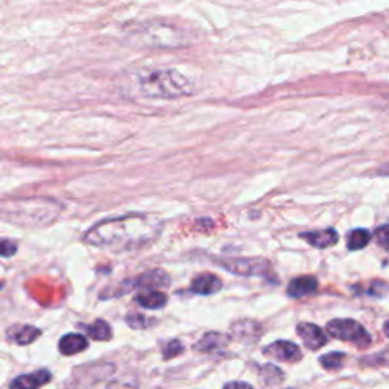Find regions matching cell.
Returning <instances> with one entry per match:
<instances>
[{"instance_id":"cell-1","label":"cell","mask_w":389,"mask_h":389,"mask_svg":"<svg viewBox=\"0 0 389 389\" xmlns=\"http://www.w3.org/2000/svg\"><path fill=\"white\" fill-rule=\"evenodd\" d=\"M161 221L152 215H125L109 218L94 226L84 235L89 245L113 252L140 249L159 237Z\"/></svg>"},{"instance_id":"cell-2","label":"cell","mask_w":389,"mask_h":389,"mask_svg":"<svg viewBox=\"0 0 389 389\" xmlns=\"http://www.w3.org/2000/svg\"><path fill=\"white\" fill-rule=\"evenodd\" d=\"M137 82L140 93L149 99H180L197 92L194 82L175 69L143 70Z\"/></svg>"},{"instance_id":"cell-3","label":"cell","mask_w":389,"mask_h":389,"mask_svg":"<svg viewBox=\"0 0 389 389\" xmlns=\"http://www.w3.org/2000/svg\"><path fill=\"white\" fill-rule=\"evenodd\" d=\"M61 206L52 199L27 198L4 204V218L23 226H44L55 221Z\"/></svg>"},{"instance_id":"cell-4","label":"cell","mask_w":389,"mask_h":389,"mask_svg":"<svg viewBox=\"0 0 389 389\" xmlns=\"http://www.w3.org/2000/svg\"><path fill=\"white\" fill-rule=\"evenodd\" d=\"M135 38L152 47H181L189 44L192 34L186 32V29L173 23H166L161 20L143 23L135 29Z\"/></svg>"},{"instance_id":"cell-5","label":"cell","mask_w":389,"mask_h":389,"mask_svg":"<svg viewBox=\"0 0 389 389\" xmlns=\"http://www.w3.org/2000/svg\"><path fill=\"white\" fill-rule=\"evenodd\" d=\"M327 332L333 336L347 342H353L359 348H366L371 344V336L368 335L362 324H359L354 319H333L327 324Z\"/></svg>"},{"instance_id":"cell-6","label":"cell","mask_w":389,"mask_h":389,"mask_svg":"<svg viewBox=\"0 0 389 389\" xmlns=\"http://www.w3.org/2000/svg\"><path fill=\"white\" fill-rule=\"evenodd\" d=\"M219 265L227 269L235 272L237 276H260V277H268L271 271L269 260L265 259H231V260H221Z\"/></svg>"},{"instance_id":"cell-7","label":"cell","mask_w":389,"mask_h":389,"mask_svg":"<svg viewBox=\"0 0 389 389\" xmlns=\"http://www.w3.org/2000/svg\"><path fill=\"white\" fill-rule=\"evenodd\" d=\"M264 354L283 362H298L303 357L298 345L289 342V340H277V342L268 345L264 348Z\"/></svg>"},{"instance_id":"cell-8","label":"cell","mask_w":389,"mask_h":389,"mask_svg":"<svg viewBox=\"0 0 389 389\" xmlns=\"http://www.w3.org/2000/svg\"><path fill=\"white\" fill-rule=\"evenodd\" d=\"M297 333L303 340L304 345L315 352V350H319L323 345L327 344V335L323 332V328L310 324V323H300L297 326Z\"/></svg>"},{"instance_id":"cell-9","label":"cell","mask_w":389,"mask_h":389,"mask_svg":"<svg viewBox=\"0 0 389 389\" xmlns=\"http://www.w3.org/2000/svg\"><path fill=\"white\" fill-rule=\"evenodd\" d=\"M51 378V371H47V369H38V371H34L31 374H22L16 377L11 385H9V389H40L42 386L49 383Z\"/></svg>"},{"instance_id":"cell-10","label":"cell","mask_w":389,"mask_h":389,"mask_svg":"<svg viewBox=\"0 0 389 389\" xmlns=\"http://www.w3.org/2000/svg\"><path fill=\"white\" fill-rule=\"evenodd\" d=\"M301 239H304L310 245L315 248H328L333 247L338 242V233L333 228H327V230H318V231H309V233H301L300 235Z\"/></svg>"},{"instance_id":"cell-11","label":"cell","mask_w":389,"mask_h":389,"mask_svg":"<svg viewBox=\"0 0 389 389\" xmlns=\"http://www.w3.org/2000/svg\"><path fill=\"white\" fill-rule=\"evenodd\" d=\"M318 289V280L312 276H304L292 280L288 286V295L290 298H303L312 295Z\"/></svg>"},{"instance_id":"cell-12","label":"cell","mask_w":389,"mask_h":389,"mask_svg":"<svg viewBox=\"0 0 389 389\" xmlns=\"http://www.w3.org/2000/svg\"><path fill=\"white\" fill-rule=\"evenodd\" d=\"M221 280L219 277L213 274H201L194 277L192 281V292L198 295H213L221 289Z\"/></svg>"},{"instance_id":"cell-13","label":"cell","mask_w":389,"mask_h":389,"mask_svg":"<svg viewBox=\"0 0 389 389\" xmlns=\"http://www.w3.org/2000/svg\"><path fill=\"white\" fill-rule=\"evenodd\" d=\"M139 288L143 289H157V288H168L171 285V277L163 269H154L146 272L135 280Z\"/></svg>"},{"instance_id":"cell-14","label":"cell","mask_w":389,"mask_h":389,"mask_svg":"<svg viewBox=\"0 0 389 389\" xmlns=\"http://www.w3.org/2000/svg\"><path fill=\"white\" fill-rule=\"evenodd\" d=\"M60 352L64 356H72L84 352V350L89 347V340L85 339V336L78 335V333H69L61 338L60 340Z\"/></svg>"},{"instance_id":"cell-15","label":"cell","mask_w":389,"mask_h":389,"mask_svg":"<svg viewBox=\"0 0 389 389\" xmlns=\"http://www.w3.org/2000/svg\"><path fill=\"white\" fill-rule=\"evenodd\" d=\"M135 301L144 309H161L166 306L168 298L163 292L155 289H144L140 294L135 295Z\"/></svg>"},{"instance_id":"cell-16","label":"cell","mask_w":389,"mask_h":389,"mask_svg":"<svg viewBox=\"0 0 389 389\" xmlns=\"http://www.w3.org/2000/svg\"><path fill=\"white\" fill-rule=\"evenodd\" d=\"M40 330L32 326H20L8 330V338L18 345H29L40 336Z\"/></svg>"},{"instance_id":"cell-17","label":"cell","mask_w":389,"mask_h":389,"mask_svg":"<svg viewBox=\"0 0 389 389\" xmlns=\"http://www.w3.org/2000/svg\"><path fill=\"white\" fill-rule=\"evenodd\" d=\"M227 342H228V338L222 336L221 333H207L197 345H194V348L201 353H211L222 348L223 345H227Z\"/></svg>"},{"instance_id":"cell-18","label":"cell","mask_w":389,"mask_h":389,"mask_svg":"<svg viewBox=\"0 0 389 389\" xmlns=\"http://www.w3.org/2000/svg\"><path fill=\"white\" fill-rule=\"evenodd\" d=\"M369 240H371V235H369L368 230L356 228V230L348 233L347 247L350 251H357V249L365 248L369 243Z\"/></svg>"},{"instance_id":"cell-19","label":"cell","mask_w":389,"mask_h":389,"mask_svg":"<svg viewBox=\"0 0 389 389\" xmlns=\"http://www.w3.org/2000/svg\"><path fill=\"white\" fill-rule=\"evenodd\" d=\"M85 332L92 339H96V340L111 339V328L104 319H97L92 326H85Z\"/></svg>"},{"instance_id":"cell-20","label":"cell","mask_w":389,"mask_h":389,"mask_svg":"<svg viewBox=\"0 0 389 389\" xmlns=\"http://www.w3.org/2000/svg\"><path fill=\"white\" fill-rule=\"evenodd\" d=\"M260 377L268 386H274L283 382L285 374L281 373V369L272 364H266L260 368Z\"/></svg>"},{"instance_id":"cell-21","label":"cell","mask_w":389,"mask_h":389,"mask_svg":"<svg viewBox=\"0 0 389 389\" xmlns=\"http://www.w3.org/2000/svg\"><path fill=\"white\" fill-rule=\"evenodd\" d=\"M344 361H345V354L338 353V352L324 354L319 359L321 365H323L326 369H338L344 365Z\"/></svg>"},{"instance_id":"cell-22","label":"cell","mask_w":389,"mask_h":389,"mask_svg":"<svg viewBox=\"0 0 389 389\" xmlns=\"http://www.w3.org/2000/svg\"><path fill=\"white\" fill-rule=\"evenodd\" d=\"M183 350L184 348H183L180 340H171V342H168L166 347L163 348V357L168 361V359H172L175 356H178L183 352Z\"/></svg>"},{"instance_id":"cell-23","label":"cell","mask_w":389,"mask_h":389,"mask_svg":"<svg viewBox=\"0 0 389 389\" xmlns=\"http://www.w3.org/2000/svg\"><path fill=\"white\" fill-rule=\"evenodd\" d=\"M376 242L385 249H389V226H382L378 227L374 233Z\"/></svg>"},{"instance_id":"cell-24","label":"cell","mask_w":389,"mask_h":389,"mask_svg":"<svg viewBox=\"0 0 389 389\" xmlns=\"http://www.w3.org/2000/svg\"><path fill=\"white\" fill-rule=\"evenodd\" d=\"M369 294H371L373 297H377V298H382L385 297L388 292H389V285L388 283H383V281H373L371 283V288H369Z\"/></svg>"},{"instance_id":"cell-25","label":"cell","mask_w":389,"mask_h":389,"mask_svg":"<svg viewBox=\"0 0 389 389\" xmlns=\"http://www.w3.org/2000/svg\"><path fill=\"white\" fill-rule=\"evenodd\" d=\"M146 321H148V319H146L142 315H139V314H131V315L126 316V323H128L130 327H132V328H144Z\"/></svg>"},{"instance_id":"cell-26","label":"cell","mask_w":389,"mask_h":389,"mask_svg":"<svg viewBox=\"0 0 389 389\" xmlns=\"http://www.w3.org/2000/svg\"><path fill=\"white\" fill-rule=\"evenodd\" d=\"M0 247H2V256L4 257H11L13 254H16V249H17L16 243L9 242L8 239H4L2 245H0Z\"/></svg>"},{"instance_id":"cell-27","label":"cell","mask_w":389,"mask_h":389,"mask_svg":"<svg viewBox=\"0 0 389 389\" xmlns=\"http://www.w3.org/2000/svg\"><path fill=\"white\" fill-rule=\"evenodd\" d=\"M109 389H135V383L134 382L126 383V382L119 381V382H114Z\"/></svg>"},{"instance_id":"cell-28","label":"cell","mask_w":389,"mask_h":389,"mask_svg":"<svg viewBox=\"0 0 389 389\" xmlns=\"http://www.w3.org/2000/svg\"><path fill=\"white\" fill-rule=\"evenodd\" d=\"M223 389H254V388L245 382H233V383H228L223 386Z\"/></svg>"},{"instance_id":"cell-29","label":"cell","mask_w":389,"mask_h":389,"mask_svg":"<svg viewBox=\"0 0 389 389\" xmlns=\"http://www.w3.org/2000/svg\"><path fill=\"white\" fill-rule=\"evenodd\" d=\"M378 173H382V175H388L389 177V163L385 164V166H382L381 169H378Z\"/></svg>"},{"instance_id":"cell-30","label":"cell","mask_w":389,"mask_h":389,"mask_svg":"<svg viewBox=\"0 0 389 389\" xmlns=\"http://www.w3.org/2000/svg\"><path fill=\"white\" fill-rule=\"evenodd\" d=\"M383 330H385V333H386V336L389 338V321H388V323L383 326Z\"/></svg>"}]
</instances>
